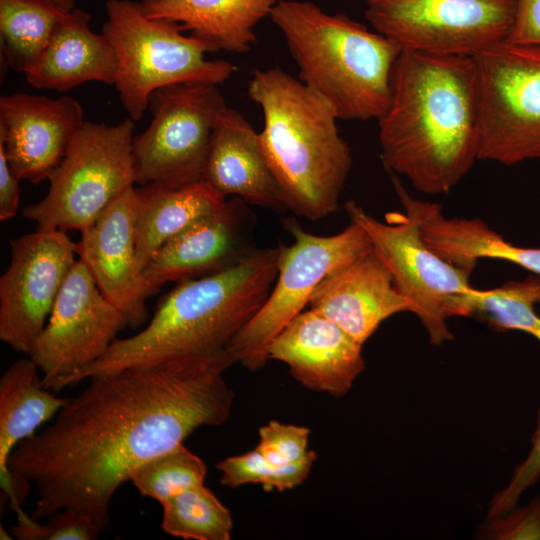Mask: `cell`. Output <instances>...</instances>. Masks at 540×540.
I'll return each instance as SVG.
<instances>
[{
  "mask_svg": "<svg viewBox=\"0 0 540 540\" xmlns=\"http://www.w3.org/2000/svg\"><path fill=\"white\" fill-rule=\"evenodd\" d=\"M362 346L336 323L309 309L272 340L268 359L285 363L304 387L344 396L365 369Z\"/></svg>",
  "mask_w": 540,
  "mask_h": 540,
  "instance_id": "obj_17",
  "label": "cell"
},
{
  "mask_svg": "<svg viewBox=\"0 0 540 540\" xmlns=\"http://www.w3.org/2000/svg\"><path fill=\"white\" fill-rule=\"evenodd\" d=\"M317 455L312 452L302 461L276 465L255 448L245 454L227 457L216 464L222 473L220 483L236 488L248 483L261 484L266 491L293 489L308 477Z\"/></svg>",
  "mask_w": 540,
  "mask_h": 540,
  "instance_id": "obj_30",
  "label": "cell"
},
{
  "mask_svg": "<svg viewBox=\"0 0 540 540\" xmlns=\"http://www.w3.org/2000/svg\"><path fill=\"white\" fill-rule=\"evenodd\" d=\"M280 0H142L149 18L178 22L211 52L246 53L257 42L255 26Z\"/></svg>",
  "mask_w": 540,
  "mask_h": 540,
  "instance_id": "obj_22",
  "label": "cell"
},
{
  "mask_svg": "<svg viewBox=\"0 0 540 540\" xmlns=\"http://www.w3.org/2000/svg\"><path fill=\"white\" fill-rule=\"evenodd\" d=\"M394 191L403 212L391 211L384 221L369 214L354 200L344 204L351 222L361 226L373 249L391 272L394 286L408 302L432 345L454 338L447 320L463 316V305L474 288L469 279L472 266L452 264L425 243L420 232L419 216L398 175L391 174Z\"/></svg>",
  "mask_w": 540,
  "mask_h": 540,
  "instance_id": "obj_7",
  "label": "cell"
},
{
  "mask_svg": "<svg viewBox=\"0 0 540 540\" xmlns=\"http://www.w3.org/2000/svg\"><path fill=\"white\" fill-rule=\"evenodd\" d=\"M374 30L402 50L471 56L506 39L516 0H365Z\"/></svg>",
  "mask_w": 540,
  "mask_h": 540,
  "instance_id": "obj_12",
  "label": "cell"
},
{
  "mask_svg": "<svg viewBox=\"0 0 540 540\" xmlns=\"http://www.w3.org/2000/svg\"><path fill=\"white\" fill-rule=\"evenodd\" d=\"M479 87L478 160L540 159V45L506 40L473 56Z\"/></svg>",
  "mask_w": 540,
  "mask_h": 540,
  "instance_id": "obj_10",
  "label": "cell"
},
{
  "mask_svg": "<svg viewBox=\"0 0 540 540\" xmlns=\"http://www.w3.org/2000/svg\"><path fill=\"white\" fill-rule=\"evenodd\" d=\"M540 479V409L526 458L516 466L507 485L490 501L487 517L500 516L515 507L522 494Z\"/></svg>",
  "mask_w": 540,
  "mask_h": 540,
  "instance_id": "obj_34",
  "label": "cell"
},
{
  "mask_svg": "<svg viewBox=\"0 0 540 540\" xmlns=\"http://www.w3.org/2000/svg\"><path fill=\"white\" fill-rule=\"evenodd\" d=\"M229 367L225 356H189L90 378L9 457L10 471L36 487L31 517L70 509L105 530L115 493L139 466L229 419Z\"/></svg>",
  "mask_w": 540,
  "mask_h": 540,
  "instance_id": "obj_1",
  "label": "cell"
},
{
  "mask_svg": "<svg viewBox=\"0 0 540 540\" xmlns=\"http://www.w3.org/2000/svg\"><path fill=\"white\" fill-rule=\"evenodd\" d=\"M540 298V278L526 277L501 286L478 290L473 288L466 297L463 316L477 317L496 330L525 332L540 343V316L534 305Z\"/></svg>",
  "mask_w": 540,
  "mask_h": 540,
  "instance_id": "obj_27",
  "label": "cell"
},
{
  "mask_svg": "<svg viewBox=\"0 0 540 540\" xmlns=\"http://www.w3.org/2000/svg\"><path fill=\"white\" fill-rule=\"evenodd\" d=\"M134 128L131 118L115 125L85 121L49 175L47 194L22 215L38 230L81 233L89 228L135 184Z\"/></svg>",
  "mask_w": 540,
  "mask_h": 540,
  "instance_id": "obj_8",
  "label": "cell"
},
{
  "mask_svg": "<svg viewBox=\"0 0 540 540\" xmlns=\"http://www.w3.org/2000/svg\"><path fill=\"white\" fill-rule=\"evenodd\" d=\"M48 1L65 11H71L76 8L77 0H45Z\"/></svg>",
  "mask_w": 540,
  "mask_h": 540,
  "instance_id": "obj_37",
  "label": "cell"
},
{
  "mask_svg": "<svg viewBox=\"0 0 540 540\" xmlns=\"http://www.w3.org/2000/svg\"><path fill=\"white\" fill-rule=\"evenodd\" d=\"M134 189L136 257L142 271L164 243L227 201L204 180L178 188L147 184Z\"/></svg>",
  "mask_w": 540,
  "mask_h": 540,
  "instance_id": "obj_24",
  "label": "cell"
},
{
  "mask_svg": "<svg viewBox=\"0 0 540 540\" xmlns=\"http://www.w3.org/2000/svg\"><path fill=\"white\" fill-rule=\"evenodd\" d=\"M252 220L239 197L164 243L143 270L159 288L223 271L242 261L255 248L250 241Z\"/></svg>",
  "mask_w": 540,
  "mask_h": 540,
  "instance_id": "obj_18",
  "label": "cell"
},
{
  "mask_svg": "<svg viewBox=\"0 0 540 540\" xmlns=\"http://www.w3.org/2000/svg\"><path fill=\"white\" fill-rule=\"evenodd\" d=\"M310 430L303 426L269 421L259 429V443L256 448L270 462L276 465H290L305 459L308 450Z\"/></svg>",
  "mask_w": 540,
  "mask_h": 540,
  "instance_id": "obj_32",
  "label": "cell"
},
{
  "mask_svg": "<svg viewBox=\"0 0 540 540\" xmlns=\"http://www.w3.org/2000/svg\"><path fill=\"white\" fill-rule=\"evenodd\" d=\"M410 201L419 216L423 240L444 260L472 267L480 259L503 260L540 277V248L514 245L480 218H446L440 204L411 195Z\"/></svg>",
  "mask_w": 540,
  "mask_h": 540,
  "instance_id": "obj_23",
  "label": "cell"
},
{
  "mask_svg": "<svg viewBox=\"0 0 540 540\" xmlns=\"http://www.w3.org/2000/svg\"><path fill=\"white\" fill-rule=\"evenodd\" d=\"M163 531L186 540H230V511L205 484L187 489L162 505Z\"/></svg>",
  "mask_w": 540,
  "mask_h": 540,
  "instance_id": "obj_28",
  "label": "cell"
},
{
  "mask_svg": "<svg viewBox=\"0 0 540 540\" xmlns=\"http://www.w3.org/2000/svg\"><path fill=\"white\" fill-rule=\"evenodd\" d=\"M89 21L79 8L63 15L42 57L25 73L31 86L64 92L89 81L115 84L114 47L103 33L90 29Z\"/></svg>",
  "mask_w": 540,
  "mask_h": 540,
  "instance_id": "obj_21",
  "label": "cell"
},
{
  "mask_svg": "<svg viewBox=\"0 0 540 540\" xmlns=\"http://www.w3.org/2000/svg\"><path fill=\"white\" fill-rule=\"evenodd\" d=\"M128 326L123 313L100 291L86 265L75 261L29 357L44 386L68 377L104 355Z\"/></svg>",
  "mask_w": 540,
  "mask_h": 540,
  "instance_id": "obj_13",
  "label": "cell"
},
{
  "mask_svg": "<svg viewBox=\"0 0 540 540\" xmlns=\"http://www.w3.org/2000/svg\"><path fill=\"white\" fill-rule=\"evenodd\" d=\"M10 263L0 277V339L29 355L78 259L67 232L38 230L9 240Z\"/></svg>",
  "mask_w": 540,
  "mask_h": 540,
  "instance_id": "obj_14",
  "label": "cell"
},
{
  "mask_svg": "<svg viewBox=\"0 0 540 540\" xmlns=\"http://www.w3.org/2000/svg\"><path fill=\"white\" fill-rule=\"evenodd\" d=\"M227 107L217 85L181 83L150 97V125L133 139L135 183L178 188L203 180L216 121Z\"/></svg>",
  "mask_w": 540,
  "mask_h": 540,
  "instance_id": "obj_11",
  "label": "cell"
},
{
  "mask_svg": "<svg viewBox=\"0 0 540 540\" xmlns=\"http://www.w3.org/2000/svg\"><path fill=\"white\" fill-rule=\"evenodd\" d=\"M105 8L102 33L118 62L114 85L133 121L142 118L157 89L181 83L219 85L236 69L228 61L207 59L210 48L185 35L178 22L147 17L141 2L108 0Z\"/></svg>",
  "mask_w": 540,
  "mask_h": 540,
  "instance_id": "obj_6",
  "label": "cell"
},
{
  "mask_svg": "<svg viewBox=\"0 0 540 540\" xmlns=\"http://www.w3.org/2000/svg\"><path fill=\"white\" fill-rule=\"evenodd\" d=\"M40 373L28 356L14 361L0 378V485L5 498L19 480L8 466L12 451L35 435L68 401L50 392Z\"/></svg>",
  "mask_w": 540,
  "mask_h": 540,
  "instance_id": "obj_25",
  "label": "cell"
},
{
  "mask_svg": "<svg viewBox=\"0 0 540 540\" xmlns=\"http://www.w3.org/2000/svg\"><path fill=\"white\" fill-rule=\"evenodd\" d=\"M15 512L17 523L9 533L20 540H95L102 532L87 517L70 509L54 512L45 524L29 517L21 507Z\"/></svg>",
  "mask_w": 540,
  "mask_h": 540,
  "instance_id": "obj_31",
  "label": "cell"
},
{
  "mask_svg": "<svg viewBox=\"0 0 540 540\" xmlns=\"http://www.w3.org/2000/svg\"><path fill=\"white\" fill-rule=\"evenodd\" d=\"M383 166L419 192L444 194L478 160L479 87L474 58L402 50L378 119Z\"/></svg>",
  "mask_w": 540,
  "mask_h": 540,
  "instance_id": "obj_2",
  "label": "cell"
},
{
  "mask_svg": "<svg viewBox=\"0 0 540 540\" xmlns=\"http://www.w3.org/2000/svg\"><path fill=\"white\" fill-rule=\"evenodd\" d=\"M272 22L298 67V79L327 100L339 119H379L401 47L342 13L309 1L280 0Z\"/></svg>",
  "mask_w": 540,
  "mask_h": 540,
  "instance_id": "obj_5",
  "label": "cell"
},
{
  "mask_svg": "<svg viewBox=\"0 0 540 540\" xmlns=\"http://www.w3.org/2000/svg\"><path fill=\"white\" fill-rule=\"evenodd\" d=\"M18 179L12 172L5 149L0 143V220L13 218L19 208L20 187Z\"/></svg>",
  "mask_w": 540,
  "mask_h": 540,
  "instance_id": "obj_36",
  "label": "cell"
},
{
  "mask_svg": "<svg viewBox=\"0 0 540 540\" xmlns=\"http://www.w3.org/2000/svg\"><path fill=\"white\" fill-rule=\"evenodd\" d=\"M247 94L262 110L261 150L286 209L312 221L336 212L352 153L330 103L279 67L254 70Z\"/></svg>",
  "mask_w": 540,
  "mask_h": 540,
  "instance_id": "obj_4",
  "label": "cell"
},
{
  "mask_svg": "<svg viewBox=\"0 0 540 540\" xmlns=\"http://www.w3.org/2000/svg\"><path fill=\"white\" fill-rule=\"evenodd\" d=\"M135 187L122 193L76 242V253L103 295L125 316L128 326L148 319L147 300L159 291L136 257Z\"/></svg>",
  "mask_w": 540,
  "mask_h": 540,
  "instance_id": "obj_15",
  "label": "cell"
},
{
  "mask_svg": "<svg viewBox=\"0 0 540 540\" xmlns=\"http://www.w3.org/2000/svg\"><path fill=\"white\" fill-rule=\"evenodd\" d=\"M505 40L540 45V0H516L513 24Z\"/></svg>",
  "mask_w": 540,
  "mask_h": 540,
  "instance_id": "obj_35",
  "label": "cell"
},
{
  "mask_svg": "<svg viewBox=\"0 0 540 540\" xmlns=\"http://www.w3.org/2000/svg\"><path fill=\"white\" fill-rule=\"evenodd\" d=\"M309 305L361 345L384 320L409 312L408 302L396 290L391 272L373 248L327 276Z\"/></svg>",
  "mask_w": 540,
  "mask_h": 540,
  "instance_id": "obj_19",
  "label": "cell"
},
{
  "mask_svg": "<svg viewBox=\"0 0 540 540\" xmlns=\"http://www.w3.org/2000/svg\"><path fill=\"white\" fill-rule=\"evenodd\" d=\"M278 247L254 249L223 271L176 283L137 334L116 338L93 364L55 381V392L126 368L178 357H220L266 301L277 277Z\"/></svg>",
  "mask_w": 540,
  "mask_h": 540,
  "instance_id": "obj_3",
  "label": "cell"
},
{
  "mask_svg": "<svg viewBox=\"0 0 540 540\" xmlns=\"http://www.w3.org/2000/svg\"><path fill=\"white\" fill-rule=\"evenodd\" d=\"M84 123L82 106L70 96L0 98V143L15 176L34 185L48 179Z\"/></svg>",
  "mask_w": 540,
  "mask_h": 540,
  "instance_id": "obj_16",
  "label": "cell"
},
{
  "mask_svg": "<svg viewBox=\"0 0 540 540\" xmlns=\"http://www.w3.org/2000/svg\"><path fill=\"white\" fill-rule=\"evenodd\" d=\"M285 225L294 241L280 245L278 273L266 301L227 346L230 366L238 362L249 370L262 368L272 340L309 304L319 284L373 248L364 229L351 221L330 236L309 233L295 220Z\"/></svg>",
  "mask_w": 540,
  "mask_h": 540,
  "instance_id": "obj_9",
  "label": "cell"
},
{
  "mask_svg": "<svg viewBox=\"0 0 540 540\" xmlns=\"http://www.w3.org/2000/svg\"><path fill=\"white\" fill-rule=\"evenodd\" d=\"M206 464L183 443L139 466L131 475L140 495L161 505L173 496L204 484Z\"/></svg>",
  "mask_w": 540,
  "mask_h": 540,
  "instance_id": "obj_29",
  "label": "cell"
},
{
  "mask_svg": "<svg viewBox=\"0 0 540 540\" xmlns=\"http://www.w3.org/2000/svg\"><path fill=\"white\" fill-rule=\"evenodd\" d=\"M476 535L491 540H540V495L500 516L486 518Z\"/></svg>",
  "mask_w": 540,
  "mask_h": 540,
  "instance_id": "obj_33",
  "label": "cell"
},
{
  "mask_svg": "<svg viewBox=\"0 0 540 540\" xmlns=\"http://www.w3.org/2000/svg\"><path fill=\"white\" fill-rule=\"evenodd\" d=\"M66 12L45 0H0V49L5 63L24 74L31 70Z\"/></svg>",
  "mask_w": 540,
  "mask_h": 540,
  "instance_id": "obj_26",
  "label": "cell"
},
{
  "mask_svg": "<svg viewBox=\"0 0 540 540\" xmlns=\"http://www.w3.org/2000/svg\"><path fill=\"white\" fill-rule=\"evenodd\" d=\"M203 180L224 197L286 209L259 141V132L237 110L226 107L214 126L203 170Z\"/></svg>",
  "mask_w": 540,
  "mask_h": 540,
  "instance_id": "obj_20",
  "label": "cell"
}]
</instances>
